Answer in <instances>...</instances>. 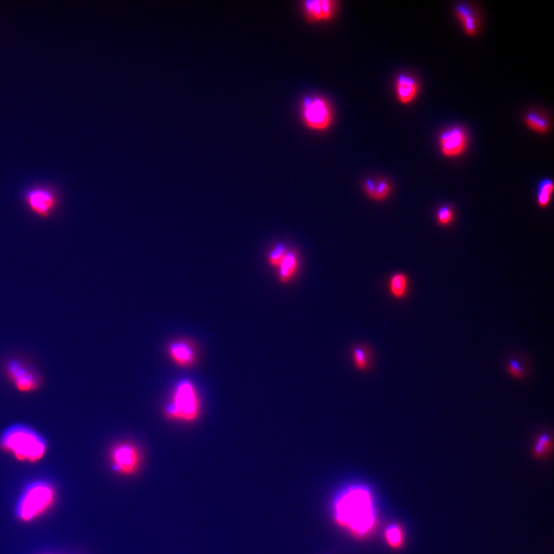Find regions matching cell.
Segmentation results:
<instances>
[{
	"label": "cell",
	"instance_id": "obj_1",
	"mask_svg": "<svg viewBox=\"0 0 554 554\" xmlns=\"http://www.w3.org/2000/svg\"><path fill=\"white\" fill-rule=\"evenodd\" d=\"M333 517L335 525L358 540L372 535L378 525L375 501L370 487L354 483L335 497Z\"/></svg>",
	"mask_w": 554,
	"mask_h": 554
},
{
	"label": "cell",
	"instance_id": "obj_2",
	"mask_svg": "<svg viewBox=\"0 0 554 554\" xmlns=\"http://www.w3.org/2000/svg\"><path fill=\"white\" fill-rule=\"evenodd\" d=\"M0 447L20 460L36 462L45 455L48 443L32 428L15 424L8 427L0 436Z\"/></svg>",
	"mask_w": 554,
	"mask_h": 554
},
{
	"label": "cell",
	"instance_id": "obj_3",
	"mask_svg": "<svg viewBox=\"0 0 554 554\" xmlns=\"http://www.w3.org/2000/svg\"><path fill=\"white\" fill-rule=\"evenodd\" d=\"M201 403L198 389L190 380H179L165 408L166 417L176 422L191 424L200 417Z\"/></svg>",
	"mask_w": 554,
	"mask_h": 554
},
{
	"label": "cell",
	"instance_id": "obj_4",
	"mask_svg": "<svg viewBox=\"0 0 554 554\" xmlns=\"http://www.w3.org/2000/svg\"><path fill=\"white\" fill-rule=\"evenodd\" d=\"M53 497V490L48 483L37 481L30 483L19 499L15 514L19 519L29 521L48 509Z\"/></svg>",
	"mask_w": 554,
	"mask_h": 554
},
{
	"label": "cell",
	"instance_id": "obj_5",
	"mask_svg": "<svg viewBox=\"0 0 554 554\" xmlns=\"http://www.w3.org/2000/svg\"><path fill=\"white\" fill-rule=\"evenodd\" d=\"M22 200L31 214L41 219H49L60 205L59 195L50 185L29 186L23 192Z\"/></svg>",
	"mask_w": 554,
	"mask_h": 554
},
{
	"label": "cell",
	"instance_id": "obj_6",
	"mask_svg": "<svg viewBox=\"0 0 554 554\" xmlns=\"http://www.w3.org/2000/svg\"><path fill=\"white\" fill-rule=\"evenodd\" d=\"M110 458L113 471L122 476L134 475L141 468V451L132 443L115 444L111 450Z\"/></svg>",
	"mask_w": 554,
	"mask_h": 554
},
{
	"label": "cell",
	"instance_id": "obj_7",
	"mask_svg": "<svg viewBox=\"0 0 554 554\" xmlns=\"http://www.w3.org/2000/svg\"><path fill=\"white\" fill-rule=\"evenodd\" d=\"M302 114L307 127L314 130H324L332 122L331 108L326 99L318 96L306 97L303 101Z\"/></svg>",
	"mask_w": 554,
	"mask_h": 554
},
{
	"label": "cell",
	"instance_id": "obj_8",
	"mask_svg": "<svg viewBox=\"0 0 554 554\" xmlns=\"http://www.w3.org/2000/svg\"><path fill=\"white\" fill-rule=\"evenodd\" d=\"M468 142L467 132L463 127H451L440 135V151L445 158H457L465 153Z\"/></svg>",
	"mask_w": 554,
	"mask_h": 554
},
{
	"label": "cell",
	"instance_id": "obj_9",
	"mask_svg": "<svg viewBox=\"0 0 554 554\" xmlns=\"http://www.w3.org/2000/svg\"><path fill=\"white\" fill-rule=\"evenodd\" d=\"M167 354L171 361L181 368H190L198 361V349L194 343L186 338L170 342Z\"/></svg>",
	"mask_w": 554,
	"mask_h": 554
},
{
	"label": "cell",
	"instance_id": "obj_10",
	"mask_svg": "<svg viewBox=\"0 0 554 554\" xmlns=\"http://www.w3.org/2000/svg\"><path fill=\"white\" fill-rule=\"evenodd\" d=\"M7 372L15 387L22 392H29L38 387L36 374L18 361L12 360L7 364Z\"/></svg>",
	"mask_w": 554,
	"mask_h": 554
},
{
	"label": "cell",
	"instance_id": "obj_11",
	"mask_svg": "<svg viewBox=\"0 0 554 554\" xmlns=\"http://www.w3.org/2000/svg\"><path fill=\"white\" fill-rule=\"evenodd\" d=\"M419 90V83L415 77L408 74H401L396 77L395 82L396 96L401 104H412L417 97Z\"/></svg>",
	"mask_w": 554,
	"mask_h": 554
},
{
	"label": "cell",
	"instance_id": "obj_12",
	"mask_svg": "<svg viewBox=\"0 0 554 554\" xmlns=\"http://www.w3.org/2000/svg\"><path fill=\"white\" fill-rule=\"evenodd\" d=\"M335 4L331 0H307L303 3V10L311 20L326 21L333 18Z\"/></svg>",
	"mask_w": 554,
	"mask_h": 554
},
{
	"label": "cell",
	"instance_id": "obj_13",
	"mask_svg": "<svg viewBox=\"0 0 554 554\" xmlns=\"http://www.w3.org/2000/svg\"><path fill=\"white\" fill-rule=\"evenodd\" d=\"M455 15L467 36L477 35L480 23L478 15L473 6L468 4L460 3L455 7Z\"/></svg>",
	"mask_w": 554,
	"mask_h": 554
},
{
	"label": "cell",
	"instance_id": "obj_14",
	"mask_svg": "<svg viewBox=\"0 0 554 554\" xmlns=\"http://www.w3.org/2000/svg\"><path fill=\"white\" fill-rule=\"evenodd\" d=\"M300 266L299 254L295 249L288 251L284 261L278 268V279L281 284H286L296 277Z\"/></svg>",
	"mask_w": 554,
	"mask_h": 554
},
{
	"label": "cell",
	"instance_id": "obj_15",
	"mask_svg": "<svg viewBox=\"0 0 554 554\" xmlns=\"http://www.w3.org/2000/svg\"><path fill=\"white\" fill-rule=\"evenodd\" d=\"M526 126L538 134H548L550 122L547 116L538 111H529L525 116Z\"/></svg>",
	"mask_w": 554,
	"mask_h": 554
},
{
	"label": "cell",
	"instance_id": "obj_16",
	"mask_svg": "<svg viewBox=\"0 0 554 554\" xmlns=\"http://www.w3.org/2000/svg\"><path fill=\"white\" fill-rule=\"evenodd\" d=\"M389 293L396 299L405 298L408 291V278L402 272H396L389 281Z\"/></svg>",
	"mask_w": 554,
	"mask_h": 554
},
{
	"label": "cell",
	"instance_id": "obj_17",
	"mask_svg": "<svg viewBox=\"0 0 554 554\" xmlns=\"http://www.w3.org/2000/svg\"><path fill=\"white\" fill-rule=\"evenodd\" d=\"M553 182L552 179L546 178L538 184L536 192V202L541 208H547L552 200L553 193Z\"/></svg>",
	"mask_w": 554,
	"mask_h": 554
},
{
	"label": "cell",
	"instance_id": "obj_18",
	"mask_svg": "<svg viewBox=\"0 0 554 554\" xmlns=\"http://www.w3.org/2000/svg\"><path fill=\"white\" fill-rule=\"evenodd\" d=\"M353 362L358 370L370 369L371 364V350L366 345L355 347L352 350Z\"/></svg>",
	"mask_w": 554,
	"mask_h": 554
},
{
	"label": "cell",
	"instance_id": "obj_19",
	"mask_svg": "<svg viewBox=\"0 0 554 554\" xmlns=\"http://www.w3.org/2000/svg\"><path fill=\"white\" fill-rule=\"evenodd\" d=\"M385 539L390 547L400 548L403 543V534L401 527L397 525H389L385 530Z\"/></svg>",
	"mask_w": 554,
	"mask_h": 554
},
{
	"label": "cell",
	"instance_id": "obj_20",
	"mask_svg": "<svg viewBox=\"0 0 554 554\" xmlns=\"http://www.w3.org/2000/svg\"><path fill=\"white\" fill-rule=\"evenodd\" d=\"M552 448V438L549 434H542L537 438L534 447V455L536 457H543Z\"/></svg>",
	"mask_w": 554,
	"mask_h": 554
},
{
	"label": "cell",
	"instance_id": "obj_21",
	"mask_svg": "<svg viewBox=\"0 0 554 554\" xmlns=\"http://www.w3.org/2000/svg\"><path fill=\"white\" fill-rule=\"evenodd\" d=\"M287 252L288 249L284 244H278L272 247L268 256V261L270 266L278 268Z\"/></svg>",
	"mask_w": 554,
	"mask_h": 554
},
{
	"label": "cell",
	"instance_id": "obj_22",
	"mask_svg": "<svg viewBox=\"0 0 554 554\" xmlns=\"http://www.w3.org/2000/svg\"><path fill=\"white\" fill-rule=\"evenodd\" d=\"M375 193H374L373 200L380 202L384 201L389 196L392 191V184L388 179L380 178L375 179Z\"/></svg>",
	"mask_w": 554,
	"mask_h": 554
},
{
	"label": "cell",
	"instance_id": "obj_23",
	"mask_svg": "<svg viewBox=\"0 0 554 554\" xmlns=\"http://www.w3.org/2000/svg\"><path fill=\"white\" fill-rule=\"evenodd\" d=\"M436 221L442 226H449L455 219L454 209L450 206H442L436 214Z\"/></svg>",
	"mask_w": 554,
	"mask_h": 554
},
{
	"label": "cell",
	"instance_id": "obj_24",
	"mask_svg": "<svg viewBox=\"0 0 554 554\" xmlns=\"http://www.w3.org/2000/svg\"><path fill=\"white\" fill-rule=\"evenodd\" d=\"M507 371L515 378L520 379L525 377L524 366L516 359H511L506 366Z\"/></svg>",
	"mask_w": 554,
	"mask_h": 554
},
{
	"label": "cell",
	"instance_id": "obj_25",
	"mask_svg": "<svg viewBox=\"0 0 554 554\" xmlns=\"http://www.w3.org/2000/svg\"><path fill=\"white\" fill-rule=\"evenodd\" d=\"M375 179L371 178L365 179L363 183L364 193L366 195V196H368V198L373 200L374 198V193H375Z\"/></svg>",
	"mask_w": 554,
	"mask_h": 554
}]
</instances>
